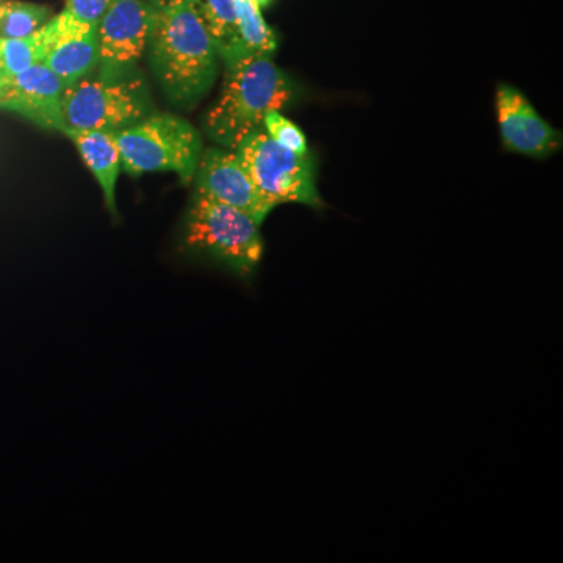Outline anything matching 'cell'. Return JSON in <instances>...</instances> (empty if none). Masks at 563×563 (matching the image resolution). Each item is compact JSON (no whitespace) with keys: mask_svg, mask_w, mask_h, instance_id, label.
I'll use <instances>...</instances> for the list:
<instances>
[{"mask_svg":"<svg viewBox=\"0 0 563 563\" xmlns=\"http://www.w3.org/2000/svg\"><path fill=\"white\" fill-rule=\"evenodd\" d=\"M151 7L146 54L152 74L173 106L192 109L217 79V47L192 0Z\"/></svg>","mask_w":563,"mask_h":563,"instance_id":"1","label":"cell"},{"mask_svg":"<svg viewBox=\"0 0 563 563\" xmlns=\"http://www.w3.org/2000/svg\"><path fill=\"white\" fill-rule=\"evenodd\" d=\"M298 87L268 55H240L224 62L221 95L203 118V132L224 150L235 151L250 133L263 129L266 113L284 110Z\"/></svg>","mask_w":563,"mask_h":563,"instance_id":"2","label":"cell"},{"mask_svg":"<svg viewBox=\"0 0 563 563\" xmlns=\"http://www.w3.org/2000/svg\"><path fill=\"white\" fill-rule=\"evenodd\" d=\"M181 244L196 257L209 258L240 277H251L263 255L261 224L209 196L195 192L185 214Z\"/></svg>","mask_w":563,"mask_h":563,"instance_id":"3","label":"cell"},{"mask_svg":"<svg viewBox=\"0 0 563 563\" xmlns=\"http://www.w3.org/2000/svg\"><path fill=\"white\" fill-rule=\"evenodd\" d=\"M121 154V169L131 176L172 172L185 185L195 179L201 161V133L174 114H151L136 124L110 132Z\"/></svg>","mask_w":563,"mask_h":563,"instance_id":"4","label":"cell"},{"mask_svg":"<svg viewBox=\"0 0 563 563\" xmlns=\"http://www.w3.org/2000/svg\"><path fill=\"white\" fill-rule=\"evenodd\" d=\"M150 91L143 77L102 79L91 76L66 85L63 117L66 128L117 132L151 117Z\"/></svg>","mask_w":563,"mask_h":563,"instance_id":"5","label":"cell"},{"mask_svg":"<svg viewBox=\"0 0 563 563\" xmlns=\"http://www.w3.org/2000/svg\"><path fill=\"white\" fill-rule=\"evenodd\" d=\"M235 152L252 184L273 209L290 202L313 209L322 206L309 154L299 155L285 150L269 139L263 129L250 133Z\"/></svg>","mask_w":563,"mask_h":563,"instance_id":"6","label":"cell"},{"mask_svg":"<svg viewBox=\"0 0 563 563\" xmlns=\"http://www.w3.org/2000/svg\"><path fill=\"white\" fill-rule=\"evenodd\" d=\"M150 0H113L98 24L99 65L95 76H129L146 52L151 27Z\"/></svg>","mask_w":563,"mask_h":563,"instance_id":"7","label":"cell"},{"mask_svg":"<svg viewBox=\"0 0 563 563\" xmlns=\"http://www.w3.org/2000/svg\"><path fill=\"white\" fill-rule=\"evenodd\" d=\"M192 184L195 192L235 207L258 224L272 213L273 207L254 187L235 151L224 147L203 150Z\"/></svg>","mask_w":563,"mask_h":563,"instance_id":"8","label":"cell"},{"mask_svg":"<svg viewBox=\"0 0 563 563\" xmlns=\"http://www.w3.org/2000/svg\"><path fill=\"white\" fill-rule=\"evenodd\" d=\"M496 111L503 143L507 150L526 157L547 158L561 147V132L548 124L523 92L512 85H499L496 91Z\"/></svg>","mask_w":563,"mask_h":563,"instance_id":"9","label":"cell"},{"mask_svg":"<svg viewBox=\"0 0 563 563\" xmlns=\"http://www.w3.org/2000/svg\"><path fill=\"white\" fill-rule=\"evenodd\" d=\"M65 84L44 63L10 77L0 98V109L14 111L47 131L66 129L63 117Z\"/></svg>","mask_w":563,"mask_h":563,"instance_id":"10","label":"cell"},{"mask_svg":"<svg viewBox=\"0 0 563 563\" xmlns=\"http://www.w3.org/2000/svg\"><path fill=\"white\" fill-rule=\"evenodd\" d=\"M57 38L43 63L60 77L66 87L98 69V24L76 21L66 11L57 14Z\"/></svg>","mask_w":563,"mask_h":563,"instance_id":"11","label":"cell"},{"mask_svg":"<svg viewBox=\"0 0 563 563\" xmlns=\"http://www.w3.org/2000/svg\"><path fill=\"white\" fill-rule=\"evenodd\" d=\"M63 135L73 141L85 165L98 180L107 209L113 217H118L117 184L121 172V154L110 132L66 128Z\"/></svg>","mask_w":563,"mask_h":563,"instance_id":"12","label":"cell"},{"mask_svg":"<svg viewBox=\"0 0 563 563\" xmlns=\"http://www.w3.org/2000/svg\"><path fill=\"white\" fill-rule=\"evenodd\" d=\"M58 35L57 16L24 38L0 40V73L7 77L43 63Z\"/></svg>","mask_w":563,"mask_h":563,"instance_id":"13","label":"cell"},{"mask_svg":"<svg viewBox=\"0 0 563 563\" xmlns=\"http://www.w3.org/2000/svg\"><path fill=\"white\" fill-rule=\"evenodd\" d=\"M192 3L210 33L220 60L235 57L239 46L236 0H192Z\"/></svg>","mask_w":563,"mask_h":563,"instance_id":"14","label":"cell"},{"mask_svg":"<svg viewBox=\"0 0 563 563\" xmlns=\"http://www.w3.org/2000/svg\"><path fill=\"white\" fill-rule=\"evenodd\" d=\"M261 9L262 7L258 5L257 0H236L239 46H236L235 57H240V55H268V57H273L274 52H276V35L263 20Z\"/></svg>","mask_w":563,"mask_h":563,"instance_id":"15","label":"cell"},{"mask_svg":"<svg viewBox=\"0 0 563 563\" xmlns=\"http://www.w3.org/2000/svg\"><path fill=\"white\" fill-rule=\"evenodd\" d=\"M52 20V11L36 3L7 0L0 2V40L24 38Z\"/></svg>","mask_w":563,"mask_h":563,"instance_id":"16","label":"cell"},{"mask_svg":"<svg viewBox=\"0 0 563 563\" xmlns=\"http://www.w3.org/2000/svg\"><path fill=\"white\" fill-rule=\"evenodd\" d=\"M263 131L285 150L296 152L299 155L309 154L306 135L298 125L288 121L282 114V111L273 110L266 113L265 120H263Z\"/></svg>","mask_w":563,"mask_h":563,"instance_id":"17","label":"cell"},{"mask_svg":"<svg viewBox=\"0 0 563 563\" xmlns=\"http://www.w3.org/2000/svg\"><path fill=\"white\" fill-rule=\"evenodd\" d=\"M113 0H66L65 10L70 18L85 24H99Z\"/></svg>","mask_w":563,"mask_h":563,"instance_id":"18","label":"cell"},{"mask_svg":"<svg viewBox=\"0 0 563 563\" xmlns=\"http://www.w3.org/2000/svg\"><path fill=\"white\" fill-rule=\"evenodd\" d=\"M9 79L10 77L3 76V74L0 73V98H2L3 91H5Z\"/></svg>","mask_w":563,"mask_h":563,"instance_id":"19","label":"cell"},{"mask_svg":"<svg viewBox=\"0 0 563 563\" xmlns=\"http://www.w3.org/2000/svg\"><path fill=\"white\" fill-rule=\"evenodd\" d=\"M174 2H181V0H150L151 5H168Z\"/></svg>","mask_w":563,"mask_h":563,"instance_id":"20","label":"cell"},{"mask_svg":"<svg viewBox=\"0 0 563 563\" xmlns=\"http://www.w3.org/2000/svg\"><path fill=\"white\" fill-rule=\"evenodd\" d=\"M257 2H258V5L265 7V5H268L269 0H257Z\"/></svg>","mask_w":563,"mask_h":563,"instance_id":"21","label":"cell"},{"mask_svg":"<svg viewBox=\"0 0 563 563\" xmlns=\"http://www.w3.org/2000/svg\"><path fill=\"white\" fill-rule=\"evenodd\" d=\"M0 2H2V0H0Z\"/></svg>","mask_w":563,"mask_h":563,"instance_id":"22","label":"cell"}]
</instances>
